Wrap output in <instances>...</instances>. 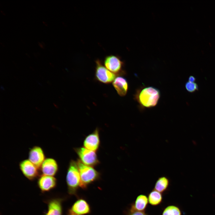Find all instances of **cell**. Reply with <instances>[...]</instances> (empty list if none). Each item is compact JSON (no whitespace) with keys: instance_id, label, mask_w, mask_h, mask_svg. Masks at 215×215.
Listing matches in <instances>:
<instances>
[{"instance_id":"cell-1","label":"cell","mask_w":215,"mask_h":215,"mask_svg":"<svg viewBox=\"0 0 215 215\" xmlns=\"http://www.w3.org/2000/svg\"><path fill=\"white\" fill-rule=\"evenodd\" d=\"M160 96L159 90L155 87L150 86L137 90L135 98L142 107L150 108L157 104Z\"/></svg>"},{"instance_id":"cell-2","label":"cell","mask_w":215,"mask_h":215,"mask_svg":"<svg viewBox=\"0 0 215 215\" xmlns=\"http://www.w3.org/2000/svg\"><path fill=\"white\" fill-rule=\"evenodd\" d=\"M67 191L71 195H76L80 185V177L77 162L71 160L69 163L66 176Z\"/></svg>"},{"instance_id":"cell-3","label":"cell","mask_w":215,"mask_h":215,"mask_svg":"<svg viewBox=\"0 0 215 215\" xmlns=\"http://www.w3.org/2000/svg\"><path fill=\"white\" fill-rule=\"evenodd\" d=\"M77 163L80 177V187L86 189L89 185L99 178L100 174L92 167L82 163L79 159Z\"/></svg>"},{"instance_id":"cell-4","label":"cell","mask_w":215,"mask_h":215,"mask_svg":"<svg viewBox=\"0 0 215 215\" xmlns=\"http://www.w3.org/2000/svg\"><path fill=\"white\" fill-rule=\"evenodd\" d=\"M104 64L106 68L116 75L125 73L124 62L118 56L110 55L106 56L104 59Z\"/></svg>"},{"instance_id":"cell-5","label":"cell","mask_w":215,"mask_h":215,"mask_svg":"<svg viewBox=\"0 0 215 215\" xmlns=\"http://www.w3.org/2000/svg\"><path fill=\"white\" fill-rule=\"evenodd\" d=\"M95 62L96 79L104 84H109L113 82L116 75L106 68L100 60L98 59L96 60Z\"/></svg>"},{"instance_id":"cell-6","label":"cell","mask_w":215,"mask_h":215,"mask_svg":"<svg viewBox=\"0 0 215 215\" xmlns=\"http://www.w3.org/2000/svg\"><path fill=\"white\" fill-rule=\"evenodd\" d=\"M80 161L84 165L92 167L97 165L99 162L95 151L84 147L75 149Z\"/></svg>"},{"instance_id":"cell-7","label":"cell","mask_w":215,"mask_h":215,"mask_svg":"<svg viewBox=\"0 0 215 215\" xmlns=\"http://www.w3.org/2000/svg\"><path fill=\"white\" fill-rule=\"evenodd\" d=\"M19 166L22 174L30 180L33 181L40 175L39 169L29 159L21 161Z\"/></svg>"},{"instance_id":"cell-8","label":"cell","mask_w":215,"mask_h":215,"mask_svg":"<svg viewBox=\"0 0 215 215\" xmlns=\"http://www.w3.org/2000/svg\"><path fill=\"white\" fill-rule=\"evenodd\" d=\"M57 180L54 176L43 174L38 177L37 184L39 188L42 193L47 192L56 188Z\"/></svg>"},{"instance_id":"cell-9","label":"cell","mask_w":215,"mask_h":215,"mask_svg":"<svg viewBox=\"0 0 215 215\" xmlns=\"http://www.w3.org/2000/svg\"><path fill=\"white\" fill-rule=\"evenodd\" d=\"M59 170V165L56 161L52 158H46L40 168L42 174L54 176Z\"/></svg>"},{"instance_id":"cell-10","label":"cell","mask_w":215,"mask_h":215,"mask_svg":"<svg viewBox=\"0 0 215 215\" xmlns=\"http://www.w3.org/2000/svg\"><path fill=\"white\" fill-rule=\"evenodd\" d=\"M46 158L44 151L41 147L35 146L30 149L28 159L39 169Z\"/></svg>"},{"instance_id":"cell-11","label":"cell","mask_w":215,"mask_h":215,"mask_svg":"<svg viewBox=\"0 0 215 215\" xmlns=\"http://www.w3.org/2000/svg\"><path fill=\"white\" fill-rule=\"evenodd\" d=\"M63 200L59 198L50 199L47 201V208L43 215H62Z\"/></svg>"},{"instance_id":"cell-12","label":"cell","mask_w":215,"mask_h":215,"mask_svg":"<svg viewBox=\"0 0 215 215\" xmlns=\"http://www.w3.org/2000/svg\"><path fill=\"white\" fill-rule=\"evenodd\" d=\"M91 211L90 207L84 199H77L68 210V213L79 215H84L89 214Z\"/></svg>"},{"instance_id":"cell-13","label":"cell","mask_w":215,"mask_h":215,"mask_svg":"<svg viewBox=\"0 0 215 215\" xmlns=\"http://www.w3.org/2000/svg\"><path fill=\"white\" fill-rule=\"evenodd\" d=\"M83 145L85 148L95 151L98 149L100 145L99 131L96 129L85 139Z\"/></svg>"},{"instance_id":"cell-14","label":"cell","mask_w":215,"mask_h":215,"mask_svg":"<svg viewBox=\"0 0 215 215\" xmlns=\"http://www.w3.org/2000/svg\"><path fill=\"white\" fill-rule=\"evenodd\" d=\"M113 85L118 94L120 96H125L128 89V84L125 77L118 76L115 78Z\"/></svg>"},{"instance_id":"cell-15","label":"cell","mask_w":215,"mask_h":215,"mask_svg":"<svg viewBox=\"0 0 215 215\" xmlns=\"http://www.w3.org/2000/svg\"><path fill=\"white\" fill-rule=\"evenodd\" d=\"M148 202V198L145 195H140L136 198L131 211H143L146 208Z\"/></svg>"},{"instance_id":"cell-16","label":"cell","mask_w":215,"mask_h":215,"mask_svg":"<svg viewBox=\"0 0 215 215\" xmlns=\"http://www.w3.org/2000/svg\"><path fill=\"white\" fill-rule=\"evenodd\" d=\"M169 183V179L165 176L159 177L156 181L154 190L160 192L165 191L168 188Z\"/></svg>"},{"instance_id":"cell-17","label":"cell","mask_w":215,"mask_h":215,"mask_svg":"<svg viewBox=\"0 0 215 215\" xmlns=\"http://www.w3.org/2000/svg\"><path fill=\"white\" fill-rule=\"evenodd\" d=\"M161 193L154 190L149 194L148 197L149 203L152 205H157L161 203L162 200Z\"/></svg>"},{"instance_id":"cell-18","label":"cell","mask_w":215,"mask_h":215,"mask_svg":"<svg viewBox=\"0 0 215 215\" xmlns=\"http://www.w3.org/2000/svg\"><path fill=\"white\" fill-rule=\"evenodd\" d=\"M162 215H181V213L179 209L177 206L170 205L164 209Z\"/></svg>"},{"instance_id":"cell-19","label":"cell","mask_w":215,"mask_h":215,"mask_svg":"<svg viewBox=\"0 0 215 215\" xmlns=\"http://www.w3.org/2000/svg\"><path fill=\"white\" fill-rule=\"evenodd\" d=\"M185 87L187 90L191 93L194 92L198 89L197 85L195 82L188 81L186 83Z\"/></svg>"},{"instance_id":"cell-20","label":"cell","mask_w":215,"mask_h":215,"mask_svg":"<svg viewBox=\"0 0 215 215\" xmlns=\"http://www.w3.org/2000/svg\"><path fill=\"white\" fill-rule=\"evenodd\" d=\"M131 214L130 215H147L143 211H131Z\"/></svg>"},{"instance_id":"cell-21","label":"cell","mask_w":215,"mask_h":215,"mask_svg":"<svg viewBox=\"0 0 215 215\" xmlns=\"http://www.w3.org/2000/svg\"><path fill=\"white\" fill-rule=\"evenodd\" d=\"M196 81V79L194 76H190L188 78V81L192 82H194Z\"/></svg>"},{"instance_id":"cell-22","label":"cell","mask_w":215,"mask_h":215,"mask_svg":"<svg viewBox=\"0 0 215 215\" xmlns=\"http://www.w3.org/2000/svg\"><path fill=\"white\" fill-rule=\"evenodd\" d=\"M68 215H79L76 214H73L68 213Z\"/></svg>"}]
</instances>
